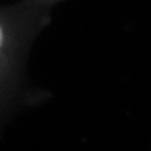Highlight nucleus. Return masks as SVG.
<instances>
[{"label": "nucleus", "mask_w": 151, "mask_h": 151, "mask_svg": "<svg viewBox=\"0 0 151 151\" xmlns=\"http://www.w3.org/2000/svg\"><path fill=\"white\" fill-rule=\"evenodd\" d=\"M2 42H4V30L0 27V45H2Z\"/></svg>", "instance_id": "obj_1"}]
</instances>
